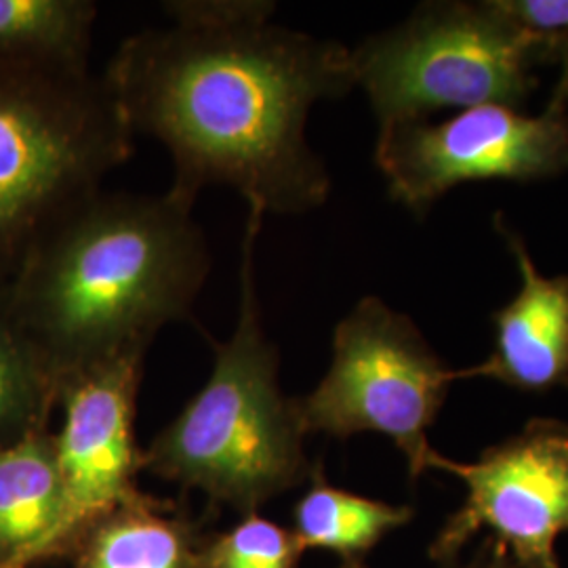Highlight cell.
<instances>
[{
  "label": "cell",
  "mask_w": 568,
  "mask_h": 568,
  "mask_svg": "<svg viewBox=\"0 0 568 568\" xmlns=\"http://www.w3.org/2000/svg\"><path fill=\"white\" fill-rule=\"evenodd\" d=\"M103 79L133 135L169 150V192L183 203L206 185H230L278 215L326 203L331 178L305 122L314 103L356 87L342 42L270 20L173 21L124 39Z\"/></svg>",
  "instance_id": "cell-1"
},
{
  "label": "cell",
  "mask_w": 568,
  "mask_h": 568,
  "mask_svg": "<svg viewBox=\"0 0 568 568\" xmlns=\"http://www.w3.org/2000/svg\"><path fill=\"white\" fill-rule=\"evenodd\" d=\"M192 209L169 190H100L32 244L0 297L58 386L192 321L211 272Z\"/></svg>",
  "instance_id": "cell-2"
},
{
  "label": "cell",
  "mask_w": 568,
  "mask_h": 568,
  "mask_svg": "<svg viewBox=\"0 0 568 568\" xmlns=\"http://www.w3.org/2000/svg\"><path fill=\"white\" fill-rule=\"evenodd\" d=\"M264 215L248 206L232 337L213 344L203 389L143 450V469L246 516L312 474L295 398L278 384V349L265 335L257 297L255 244Z\"/></svg>",
  "instance_id": "cell-3"
},
{
  "label": "cell",
  "mask_w": 568,
  "mask_h": 568,
  "mask_svg": "<svg viewBox=\"0 0 568 568\" xmlns=\"http://www.w3.org/2000/svg\"><path fill=\"white\" fill-rule=\"evenodd\" d=\"M103 74L0 58V291L65 211L133 156Z\"/></svg>",
  "instance_id": "cell-4"
},
{
  "label": "cell",
  "mask_w": 568,
  "mask_h": 568,
  "mask_svg": "<svg viewBox=\"0 0 568 568\" xmlns=\"http://www.w3.org/2000/svg\"><path fill=\"white\" fill-rule=\"evenodd\" d=\"M349 55L379 126L427 121L447 108L523 105L544 63L537 44L495 0L426 2Z\"/></svg>",
  "instance_id": "cell-5"
},
{
  "label": "cell",
  "mask_w": 568,
  "mask_h": 568,
  "mask_svg": "<svg viewBox=\"0 0 568 568\" xmlns=\"http://www.w3.org/2000/svg\"><path fill=\"white\" fill-rule=\"evenodd\" d=\"M462 379L466 368L445 366L406 314L368 295L335 326L328 373L295 408L305 434H384L417 480L434 455L427 429Z\"/></svg>",
  "instance_id": "cell-6"
},
{
  "label": "cell",
  "mask_w": 568,
  "mask_h": 568,
  "mask_svg": "<svg viewBox=\"0 0 568 568\" xmlns=\"http://www.w3.org/2000/svg\"><path fill=\"white\" fill-rule=\"evenodd\" d=\"M375 163L396 203L424 215L466 182H535L568 169V89L556 84L548 108L527 116L488 103L427 121L379 126Z\"/></svg>",
  "instance_id": "cell-7"
},
{
  "label": "cell",
  "mask_w": 568,
  "mask_h": 568,
  "mask_svg": "<svg viewBox=\"0 0 568 568\" xmlns=\"http://www.w3.org/2000/svg\"><path fill=\"white\" fill-rule=\"evenodd\" d=\"M429 469L457 476L466 501L440 528L429 558L453 567L467 541L488 530L514 568H560L556 541L568 530V426L530 419L523 432L462 464L434 450Z\"/></svg>",
  "instance_id": "cell-8"
},
{
  "label": "cell",
  "mask_w": 568,
  "mask_h": 568,
  "mask_svg": "<svg viewBox=\"0 0 568 568\" xmlns=\"http://www.w3.org/2000/svg\"><path fill=\"white\" fill-rule=\"evenodd\" d=\"M145 352L91 366L60 386L63 426L55 438L61 508L28 568L70 556L82 535L145 493L138 488L143 450L135 443V403Z\"/></svg>",
  "instance_id": "cell-9"
},
{
  "label": "cell",
  "mask_w": 568,
  "mask_h": 568,
  "mask_svg": "<svg viewBox=\"0 0 568 568\" xmlns=\"http://www.w3.org/2000/svg\"><path fill=\"white\" fill-rule=\"evenodd\" d=\"M495 227L514 253L523 286L493 314L495 347L485 363L466 368L467 379L487 377L523 392L568 386V276H544L501 213Z\"/></svg>",
  "instance_id": "cell-10"
},
{
  "label": "cell",
  "mask_w": 568,
  "mask_h": 568,
  "mask_svg": "<svg viewBox=\"0 0 568 568\" xmlns=\"http://www.w3.org/2000/svg\"><path fill=\"white\" fill-rule=\"evenodd\" d=\"M203 544L175 504L143 495L89 528L70 568H196Z\"/></svg>",
  "instance_id": "cell-11"
},
{
  "label": "cell",
  "mask_w": 568,
  "mask_h": 568,
  "mask_svg": "<svg viewBox=\"0 0 568 568\" xmlns=\"http://www.w3.org/2000/svg\"><path fill=\"white\" fill-rule=\"evenodd\" d=\"M61 508L55 438L39 432L0 448V568H28Z\"/></svg>",
  "instance_id": "cell-12"
},
{
  "label": "cell",
  "mask_w": 568,
  "mask_h": 568,
  "mask_svg": "<svg viewBox=\"0 0 568 568\" xmlns=\"http://www.w3.org/2000/svg\"><path fill=\"white\" fill-rule=\"evenodd\" d=\"M312 485L293 509L295 537L304 549H325L342 560H363L394 528L413 520L408 506H389L331 487L321 464L312 467Z\"/></svg>",
  "instance_id": "cell-13"
},
{
  "label": "cell",
  "mask_w": 568,
  "mask_h": 568,
  "mask_svg": "<svg viewBox=\"0 0 568 568\" xmlns=\"http://www.w3.org/2000/svg\"><path fill=\"white\" fill-rule=\"evenodd\" d=\"M98 4L0 0V58L89 68Z\"/></svg>",
  "instance_id": "cell-14"
},
{
  "label": "cell",
  "mask_w": 568,
  "mask_h": 568,
  "mask_svg": "<svg viewBox=\"0 0 568 568\" xmlns=\"http://www.w3.org/2000/svg\"><path fill=\"white\" fill-rule=\"evenodd\" d=\"M60 386L0 297V448L47 432Z\"/></svg>",
  "instance_id": "cell-15"
},
{
  "label": "cell",
  "mask_w": 568,
  "mask_h": 568,
  "mask_svg": "<svg viewBox=\"0 0 568 568\" xmlns=\"http://www.w3.org/2000/svg\"><path fill=\"white\" fill-rule=\"evenodd\" d=\"M304 551L293 530L248 514L236 527L204 541L196 568H297Z\"/></svg>",
  "instance_id": "cell-16"
},
{
  "label": "cell",
  "mask_w": 568,
  "mask_h": 568,
  "mask_svg": "<svg viewBox=\"0 0 568 568\" xmlns=\"http://www.w3.org/2000/svg\"><path fill=\"white\" fill-rule=\"evenodd\" d=\"M164 11L175 23H236L270 20L276 4L265 0H180L164 2Z\"/></svg>",
  "instance_id": "cell-17"
},
{
  "label": "cell",
  "mask_w": 568,
  "mask_h": 568,
  "mask_svg": "<svg viewBox=\"0 0 568 568\" xmlns=\"http://www.w3.org/2000/svg\"><path fill=\"white\" fill-rule=\"evenodd\" d=\"M471 568H514V565H511L506 549L501 548L499 544H495L493 539H487V546L480 551V556L476 558Z\"/></svg>",
  "instance_id": "cell-18"
},
{
  "label": "cell",
  "mask_w": 568,
  "mask_h": 568,
  "mask_svg": "<svg viewBox=\"0 0 568 568\" xmlns=\"http://www.w3.org/2000/svg\"><path fill=\"white\" fill-rule=\"evenodd\" d=\"M339 568H368L363 560H342Z\"/></svg>",
  "instance_id": "cell-19"
}]
</instances>
